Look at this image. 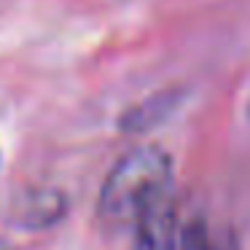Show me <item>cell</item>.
I'll list each match as a JSON object with an SVG mask.
<instances>
[{
  "mask_svg": "<svg viewBox=\"0 0 250 250\" xmlns=\"http://www.w3.org/2000/svg\"><path fill=\"white\" fill-rule=\"evenodd\" d=\"M172 103H175V94H156V97L148 100V103L135 105V108L126 110V116L121 119V126H124L126 132L129 129L143 132L146 126H151V124H156L159 119H164V116L172 110Z\"/></svg>",
  "mask_w": 250,
  "mask_h": 250,
  "instance_id": "cell-4",
  "label": "cell"
},
{
  "mask_svg": "<svg viewBox=\"0 0 250 250\" xmlns=\"http://www.w3.org/2000/svg\"><path fill=\"white\" fill-rule=\"evenodd\" d=\"M132 229H135V248L132 250H178L180 226L172 194L167 191L159 199H153L132 221Z\"/></svg>",
  "mask_w": 250,
  "mask_h": 250,
  "instance_id": "cell-2",
  "label": "cell"
},
{
  "mask_svg": "<svg viewBox=\"0 0 250 250\" xmlns=\"http://www.w3.org/2000/svg\"><path fill=\"white\" fill-rule=\"evenodd\" d=\"M172 188V159L156 146L129 151L108 172L97 199V215L110 226L132 223L153 199Z\"/></svg>",
  "mask_w": 250,
  "mask_h": 250,
  "instance_id": "cell-1",
  "label": "cell"
},
{
  "mask_svg": "<svg viewBox=\"0 0 250 250\" xmlns=\"http://www.w3.org/2000/svg\"><path fill=\"white\" fill-rule=\"evenodd\" d=\"M178 250H237L229 234H218L205 221H188L180 226Z\"/></svg>",
  "mask_w": 250,
  "mask_h": 250,
  "instance_id": "cell-3",
  "label": "cell"
}]
</instances>
